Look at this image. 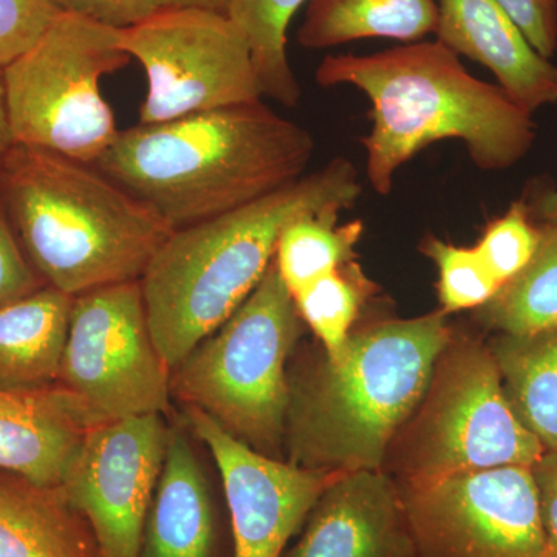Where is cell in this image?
<instances>
[{
    "mask_svg": "<svg viewBox=\"0 0 557 557\" xmlns=\"http://www.w3.org/2000/svg\"><path fill=\"white\" fill-rule=\"evenodd\" d=\"M317 81L368 97L372 127L361 145L366 177L380 196L392 193L399 168L443 139L463 143L472 163L486 172L516 166L536 141L533 113L498 84L472 76L437 39L373 54H329Z\"/></svg>",
    "mask_w": 557,
    "mask_h": 557,
    "instance_id": "1",
    "label": "cell"
},
{
    "mask_svg": "<svg viewBox=\"0 0 557 557\" xmlns=\"http://www.w3.org/2000/svg\"><path fill=\"white\" fill-rule=\"evenodd\" d=\"M313 153L306 127L258 101L138 124L94 168L177 231L296 182Z\"/></svg>",
    "mask_w": 557,
    "mask_h": 557,
    "instance_id": "2",
    "label": "cell"
},
{
    "mask_svg": "<svg viewBox=\"0 0 557 557\" xmlns=\"http://www.w3.org/2000/svg\"><path fill=\"white\" fill-rule=\"evenodd\" d=\"M361 194L357 166L336 157L262 199L172 231L139 278L150 333L170 369L255 292L289 222L329 208L346 211Z\"/></svg>",
    "mask_w": 557,
    "mask_h": 557,
    "instance_id": "3",
    "label": "cell"
},
{
    "mask_svg": "<svg viewBox=\"0 0 557 557\" xmlns=\"http://www.w3.org/2000/svg\"><path fill=\"white\" fill-rule=\"evenodd\" d=\"M453 329L448 313L354 329L336 357L288 376V461L329 472L383 469L392 443L426 394Z\"/></svg>",
    "mask_w": 557,
    "mask_h": 557,
    "instance_id": "4",
    "label": "cell"
},
{
    "mask_svg": "<svg viewBox=\"0 0 557 557\" xmlns=\"http://www.w3.org/2000/svg\"><path fill=\"white\" fill-rule=\"evenodd\" d=\"M0 203L33 269L76 298L139 281L172 230L89 164L16 145L0 170Z\"/></svg>",
    "mask_w": 557,
    "mask_h": 557,
    "instance_id": "5",
    "label": "cell"
},
{
    "mask_svg": "<svg viewBox=\"0 0 557 557\" xmlns=\"http://www.w3.org/2000/svg\"><path fill=\"white\" fill-rule=\"evenodd\" d=\"M302 330L273 260L233 317L172 370V395L248 448L281 458L289 405L287 361Z\"/></svg>",
    "mask_w": 557,
    "mask_h": 557,
    "instance_id": "6",
    "label": "cell"
},
{
    "mask_svg": "<svg viewBox=\"0 0 557 557\" xmlns=\"http://www.w3.org/2000/svg\"><path fill=\"white\" fill-rule=\"evenodd\" d=\"M388 450L397 457L398 483L491 468H531L545 453L512 409L490 346L456 335Z\"/></svg>",
    "mask_w": 557,
    "mask_h": 557,
    "instance_id": "7",
    "label": "cell"
},
{
    "mask_svg": "<svg viewBox=\"0 0 557 557\" xmlns=\"http://www.w3.org/2000/svg\"><path fill=\"white\" fill-rule=\"evenodd\" d=\"M131 60L120 30L62 11L30 50L3 69L17 145L94 166L120 134L101 79Z\"/></svg>",
    "mask_w": 557,
    "mask_h": 557,
    "instance_id": "8",
    "label": "cell"
},
{
    "mask_svg": "<svg viewBox=\"0 0 557 557\" xmlns=\"http://www.w3.org/2000/svg\"><path fill=\"white\" fill-rule=\"evenodd\" d=\"M172 370L150 333L139 281L73 298L58 384L91 423L163 416Z\"/></svg>",
    "mask_w": 557,
    "mask_h": 557,
    "instance_id": "9",
    "label": "cell"
},
{
    "mask_svg": "<svg viewBox=\"0 0 557 557\" xmlns=\"http://www.w3.org/2000/svg\"><path fill=\"white\" fill-rule=\"evenodd\" d=\"M121 42L148 78L139 124L262 101L247 39L223 11H170L121 32Z\"/></svg>",
    "mask_w": 557,
    "mask_h": 557,
    "instance_id": "10",
    "label": "cell"
},
{
    "mask_svg": "<svg viewBox=\"0 0 557 557\" xmlns=\"http://www.w3.org/2000/svg\"><path fill=\"white\" fill-rule=\"evenodd\" d=\"M398 487L418 557H544L531 468L483 469Z\"/></svg>",
    "mask_w": 557,
    "mask_h": 557,
    "instance_id": "11",
    "label": "cell"
},
{
    "mask_svg": "<svg viewBox=\"0 0 557 557\" xmlns=\"http://www.w3.org/2000/svg\"><path fill=\"white\" fill-rule=\"evenodd\" d=\"M170 435L161 416L106 421L87 432L60 491L86 520L98 557H139Z\"/></svg>",
    "mask_w": 557,
    "mask_h": 557,
    "instance_id": "12",
    "label": "cell"
},
{
    "mask_svg": "<svg viewBox=\"0 0 557 557\" xmlns=\"http://www.w3.org/2000/svg\"><path fill=\"white\" fill-rule=\"evenodd\" d=\"M185 416L218 465L233 530V557L284 556L288 542L339 472L263 456L231 437L199 409L185 408Z\"/></svg>",
    "mask_w": 557,
    "mask_h": 557,
    "instance_id": "13",
    "label": "cell"
},
{
    "mask_svg": "<svg viewBox=\"0 0 557 557\" xmlns=\"http://www.w3.org/2000/svg\"><path fill=\"white\" fill-rule=\"evenodd\" d=\"M282 557H418L398 483L383 469L339 472Z\"/></svg>",
    "mask_w": 557,
    "mask_h": 557,
    "instance_id": "14",
    "label": "cell"
},
{
    "mask_svg": "<svg viewBox=\"0 0 557 557\" xmlns=\"http://www.w3.org/2000/svg\"><path fill=\"white\" fill-rule=\"evenodd\" d=\"M435 36L490 70L520 108L557 104V65L539 54L497 0H437Z\"/></svg>",
    "mask_w": 557,
    "mask_h": 557,
    "instance_id": "15",
    "label": "cell"
},
{
    "mask_svg": "<svg viewBox=\"0 0 557 557\" xmlns=\"http://www.w3.org/2000/svg\"><path fill=\"white\" fill-rule=\"evenodd\" d=\"M94 426L78 399L60 384L0 391V471L42 487H60Z\"/></svg>",
    "mask_w": 557,
    "mask_h": 557,
    "instance_id": "16",
    "label": "cell"
},
{
    "mask_svg": "<svg viewBox=\"0 0 557 557\" xmlns=\"http://www.w3.org/2000/svg\"><path fill=\"white\" fill-rule=\"evenodd\" d=\"M218 522L203 469L188 437L171 429L139 557H215Z\"/></svg>",
    "mask_w": 557,
    "mask_h": 557,
    "instance_id": "17",
    "label": "cell"
},
{
    "mask_svg": "<svg viewBox=\"0 0 557 557\" xmlns=\"http://www.w3.org/2000/svg\"><path fill=\"white\" fill-rule=\"evenodd\" d=\"M72 306L50 285L0 306V391L57 386Z\"/></svg>",
    "mask_w": 557,
    "mask_h": 557,
    "instance_id": "18",
    "label": "cell"
},
{
    "mask_svg": "<svg viewBox=\"0 0 557 557\" xmlns=\"http://www.w3.org/2000/svg\"><path fill=\"white\" fill-rule=\"evenodd\" d=\"M0 557H98L86 520L60 487L0 471Z\"/></svg>",
    "mask_w": 557,
    "mask_h": 557,
    "instance_id": "19",
    "label": "cell"
},
{
    "mask_svg": "<svg viewBox=\"0 0 557 557\" xmlns=\"http://www.w3.org/2000/svg\"><path fill=\"white\" fill-rule=\"evenodd\" d=\"M437 24V0H309L298 40L307 50L361 39L409 44L435 35Z\"/></svg>",
    "mask_w": 557,
    "mask_h": 557,
    "instance_id": "20",
    "label": "cell"
},
{
    "mask_svg": "<svg viewBox=\"0 0 557 557\" xmlns=\"http://www.w3.org/2000/svg\"><path fill=\"white\" fill-rule=\"evenodd\" d=\"M519 420L557 450V327L530 335H496L487 343Z\"/></svg>",
    "mask_w": 557,
    "mask_h": 557,
    "instance_id": "21",
    "label": "cell"
},
{
    "mask_svg": "<svg viewBox=\"0 0 557 557\" xmlns=\"http://www.w3.org/2000/svg\"><path fill=\"white\" fill-rule=\"evenodd\" d=\"M475 321L496 335H530L557 327V222L541 223V242L518 276L474 310Z\"/></svg>",
    "mask_w": 557,
    "mask_h": 557,
    "instance_id": "22",
    "label": "cell"
},
{
    "mask_svg": "<svg viewBox=\"0 0 557 557\" xmlns=\"http://www.w3.org/2000/svg\"><path fill=\"white\" fill-rule=\"evenodd\" d=\"M341 209L310 212L289 222L274 252L278 276L292 296L357 259L355 248L364 233L361 220L339 225Z\"/></svg>",
    "mask_w": 557,
    "mask_h": 557,
    "instance_id": "23",
    "label": "cell"
},
{
    "mask_svg": "<svg viewBox=\"0 0 557 557\" xmlns=\"http://www.w3.org/2000/svg\"><path fill=\"white\" fill-rule=\"evenodd\" d=\"M307 0H226V16L247 39L262 97L295 108L300 86L287 53V32Z\"/></svg>",
    "mask_w": 557,
    "mask_h": 557,
    "instance_id": "24",
    "label": "cell"
},
{
    "mask_svg": "<svg viewBox=\"0 0 557 557\" xmlns=\"http://www.w3.org/2000/svg\"><path fill=\"white\" fill-rule=\"evenodd\" d=\"M373 295V284L355 260L318 278L293 296L304 324L321 343L329 358L346 346L366 300Z\"/></svg>",
    "mask_w": 557,
    "mask_h": 557,
    "instance_id": "25",
    "label": "cell"
},
{
    "mask_svg": "<svg viewBox=\"0 0 557 557\" xmlns=\"http://www.w3.org/2000/svg\"><path fill=\"white\" fill-rule=\"evenodd\" d=\"M420 251L437 267L438 298L445 313L478 310L500 289L475 247H457L431 236Z\"/></svg>",
    "mask_w": 557,
    "mask_h": 557,
    "instance_id": "26",
    "label": "cell"
},
{
    "mask_svg": "<svg viewBox=\"0 0 557 557\" xmlns=\"http://www.w3.org/2000/svg\"><path fill=\"white\" fill-rule=\"evenodd\" d=\"M530 203L518 200L500 218L486 226L475 245L500 288L525 269L541 242V223H536Z\"/></svg>",
    "mask_w": 557,
    "mask_h": 557,
    "instance_id": "27",
    "label": "cell"
},
{
    "mask_svg": "<svg viewBox=\"0 0 557 557\" xmlns=\"http://www.w3.org/2000/svg\"><path fill=\"white\" fill-rule=\"evenodd\" d=\"M64 13L79 14L115 30H127L143 22L185 9L226 11V0H51Z\"/></svg>",
    "mask_w": 557,
    "mask_h": 557,
    "instance_id": "28",
    "label": "cell"
},
{
    "mask_svg": "<svg viewBox=\"0 0 557 557\" xmlns=\"http://www.w3.org/2000/svg\"><path fill=\"white\" fill-rule=\"evenodd\" d=\"M61 13L51 0H0V67L30 50Z\"/></svg>",
    "mask_w": 557,
    "mask_h": 557,
    "instance_id": "29",
    "label": "cell"
},
{
    "mask_svg": "<svg viewBox=\"0 0 557 557\" xmlns=\"http://www.w3.org/2000/svg\"><path fill=\"white\" fill-rule=\"evenodd\" d=\"M42 287L30 260L22 252L5 209L0 203V306Z\"/></svg>",
    "mask_w": 557,
    "mask_h": 557,
    "instance_id": "30",
    "label": "cell"
},
{
    "mask_svg": "<svg viewBox=\"0 0 557 557\" xmlns=\"http://www.w3.org/2000/svg\"><path fill=\"white\" fill-rule=\"evenodd\" d=\"M542 57L557 51V0H497Z\"/></svg>",
    "mask_w": 557,
    "mask_h": 557,
    "instance_id": "31",
    "label": "cell"
},
{
    "mask_svg": "<svg viewBox=\"0 0 557 557\" xmlns=\"http://www.w3.org/2000/svg\"><path fill=\"white\" fill-rule=\"evenodd\" d=\"M536 480L542 528H544V557H557V450H547L531 467Z\"/></svg>",
    "mask_w": 557,
    "mask_h": 557,
    "instance_id": "32",
    "label": "cell"
},
{
    "mask_svg": "<svg viewBox=\"0 0 557 557\" xmlns=\"http://www.w3.org/2000/svg\"><path fill=\"white\" fill-rule=\"evenodd\" d=\"M16 145V137L11 126L9 101H7L5 78H3V69L0 67V170Z\"/></svg>",
    "mask_w": 557,
    "mask_h": 557,
    "instance_id": "33",
    "label": "cell"
},
{
    "mask_svg": "<svg viewBox=\"0 0 557 557\" xmlns=\"http://www.w3.org/2000/svg\"><path fill=\"white\" fill-rule=\"evenodd\" d=\"M534 219L541 223L557 222V189L544 190L530 203Z\"/></svg>",
    "mask_w": 557,
    "mask_h": 557,
    "instance_id": "34",
    "label": "cell"
}]
</instances>
